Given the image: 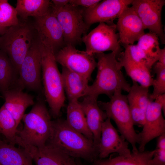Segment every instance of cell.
Instances as JSON below:
<instances>
[{
  "instance_id": "cell-26",
  "label": "cell",
  "mask_w": 165,
  "mask_h": 165,
  "mask_svg": "<svg viewBox=\"0 0 165 165\" xmlns=\"http://www.w3.org/2000/svg\"><path fill=\"white\" fill-rule=\"evenodd\" d=\"M17 75L8 55L0 50V90L2 93L17 86Z\"/></svg>"
},
{
  "instance_id": "cell-10",
  "label": "cell",
  "mask_w": 165,
  "mask_h": 165,
  "mask_svg": "<svg viewBox=\"0 0 165 165\" xmlns=\"http://www.w3.org/2000/svg\"><path fill=\"white\" fill-rule=\"evenodd\" d=\"M55 56L57 62L62 67L80 74L89 80L97 67L94 55L78 50L71 45H65Z\"/></svg>"
},
{
  "instance_id": "cell-17",
  "label": "cell",
  "mask_w": 165,
  "mask_h": 165,
  "mask_svg": "<svg viewBox=\"0 0 165 165\" xmlns=\"http://www.w3.org/2000/svg\"><path fill=\"white\" fill-rule=\"evenodd\" d=\"M80 103L88 127L93 135L94 144L97 148L100 140L102 125L107 118V116L99 107L97 98L87 96Z\"/></svg>"
},
{
  "instance_id": "cell-20",
  "label": "cell",
  "mask_w": 165,
  "mask_h": 165,
  "mask_svg": "<svg viewBox=\"0 0 165 165\" xmlns=\"http://www.w3.org/2000/svg\"><path fill=\"white\" fill-rule=\"evenodd\" d=\"M64 92L69 101L78 100L86 96L89 80L84 76L62 67L61 73Z\"/></svg>"
},
{
  "instance_id": "cell-16",
  "label": "cell",
  "mask_w": 165,
  "mask_h": 165,
  "mask_svg": "<svg viewBox=\"0 0 165 165\" xmlns=\"http://www.w3.org/2000/svg\"><path fill=\"white\" fill-rule=\"evenodd\" d=\"M116 26L120 43L123 46L134 44L145 33L142 23L131 6L122 12Z\"/></svg>"
},
{
  "instance_id": "cell-22",
  "label": "cell",
  "mask_w": 165,
  "mask_h": 165,
  "mask_svg": "<svg viewBox=\"0 0 165 165\" xmlns=\"http://www.w3.org/2000/svg\"><path fill=\"white\" fill-rule=\"evenodd\" d=\"M32 160L23 148L0 140V165H33Z\"/></svg>"
},
{
  "instance_id": "cell-6",
  "label": "cell",
  "mask_w": 165,
  "mask_h": 165,
  "mask_svg": "<svg viewBox=\"0 0 165 165\" xmlns=\"http://www.w3.org/2000/svg\"><path fill=\"white\" fill-rule=\"evenodd\" d=\"M122 92L116 91L108 102L98 101V103L107 117L115 122L121 135L131 144L132 152L136 153L138 151L136 144L140 143V136L134 128L127 95Z\"/></svg>"
},
{
  "instance_id": "cell-13",
  "label": "cell",
  "mask_w": 165,
  "mask_h": 165,
  "mask_svg": "<svg viewBox=\"0 0 165 165\" xmlns=\"http://www.w3.org/2000/svg\"><path fill=\"white\" fill-rule=\"evenodd\" d=\"M164 0H133L131 7L141 19L145 29L158 37L162 43L165 42L161 21V12Z\"/></svg>"
},
{
  "instance_id": "cell-35",
  "label": "cell",
  "mask_w": 165,
  "mask_h": 165,
  "mask_svg": "<svg viewBox=\"0 0 165 165\" xmlns=\"http://www.w3.org/2000/svg\"><path fill=\"white\" fill-rule=\"evenodd\" d=\"M160 63L165 65V48L161 49L160 54L157 61Z\"/></svg>"
},
{
  "instance_id": "cell-21",
  "label": "cell",
  "mask_w": 165,
  "mask_h": 165,
  "mask_svg": "<svg viewBox=\"0 0 165 165\" xmlns=\"http://www.w3.org/2000/svg\"><path fill=\"white\" fill-rule=\"evenodd\" d=\"M117 58L121 67L124 68L132 81L147 88L152 86L153 79L151 70L133 61L124 52L121 53Z\"/></svg>"
},
{
  "instance_id": "cell-1",
  "label": "cell",
  "mask_w": 165,
  "mask_h": 165,
  "mask_svg": "<svg viewBox=\"0 0 165 165\" xmlns=\"http://www.w3.org/2000/svg\"><path fill=\"white\" fill-rule=\"evenodd\" d=\"M46 144L74 158L90 162L98 159L97 148L93 141L74 130L63 119L52 121L51 134Z\"/></svg>"
},
{
  "instance_id": "cell-8",
  "label": "cell",
  "mask_w": 165,
  "mask_h": 165,
  "mask_svg": "<svg viewBox=\"0 0 165 165\" xmlns=\"http://www.w3.org/2000/svg\"><path fill=\"white\" fill-rule=\"evenodd\" d=\"M116 30V24L99 23L88 34L82 36V42L85 45V51L92 55L111 51L119 56L121 48Z\"/></svg>"
},
{
  "instance_id": "cell-18",
  "label": "cell",
  "mask_w": 165,
  "mask_h": 165,
  "mask_svg": "<svg viewBox=\"0 0 165 165\" xmlns=\"http://www.w3.org/2000/svg\"><path fill=\"white\" fill-rule=\"evenodd\" d=\"M29 154L36 165H79L72 157L46 144L43 147L24 148Z\"/></svg>"
},
{
  "instance_id": "cell-30",
  "label": "cell",
  "mask_w": 165,
  "mask_h": 165,
  "mask_svg": "<svg viewBox=\"0 0 165 165\" xmlns=\"http://www.w3.org/2000/svg\"><path fill=\"white\" fill-rule=\"evenodd\" d=\"M154 69L156 77L153 79L152 82L153 91L149 94L150 99L152 101H154L159 96L165 93V65L157 61Z\"/></svg>"
},
{
  "instance_id": "cell-7",
  "label": "cell",
  "mask_w": 165,
  "mask_h": 165,
  "mask_svg": "<svg viewBox=\"0 0 165 165\" xmlns=\"http://www.w3.org/2000/svg\"><path fill=\"white\" fill-rule=\"evenodd\" d=\"M50 6L62 29L65 46H75L80 43L82 35L88 30L83 19L82 8L69 3L61 8Z\"/></svg>"
},
{
  "instance_id": "cell-24",
  "label": "cell",
  "mask_w": 165,
  "mask_h": 165,
  "mask_svg": "<svg viewBox=\"0 0 165 165\" xmlns=\"http://www.w3.org/2000/svg\"><path fill=\"white\" fill-rule=\"evenodd\" d=\"M154 150L131 153L128 157L118 155L107 159H97L93 165H152L151 162Z\"/></svg>"
},
{
  "instance_id": "cell-4",
  "label": "cell",
  "mask_w": 165,
  "mask_h": 165,
  "mask_svg": "<svg viewBox=\"0 0 165 165\" xmlns=\"http://www.w3.org/2000/svg\"><path fill=\"white\" fill-rule=\"evenodd\" d=\"M39 42L45 97L52 115L57 118L60 115L65 100L61 74L57 66L55 53Z\"/></svg>"
},
{
  "instance_id": "cell-32",
  "label": "cell",
  "mask_w": 165,
  "mask_h": 165,
  "mask_svg": "<svg viewBox=\"0 0 165 165\" xmlns=\"http://www.w3.org/2000/svg\"><path fill=\"white\" fill-rule=\"evenodd\" d=\"M151 162L152 165H165V134L158 137L156 148Z\"/></svg>"
},
{
  "instance_id": "cell-33",
  "label": "cell",
  "mask_w": 165,
  "mask_h": 165,
  "mask_svg": "<svg viewBox=\"0 0 165 165\" xmlns=\"http://www.w3.org/2000/svg\"><path fill=\"white\" fill-rule=\"evenodd\" d=\"M100 0H70L69 4L72 6L85 8L94 7L99 3Z\"/></svg>"
},
{
  "instance_id": "cell-12",
  "label": "cell",
  "mask_w": 165,
  "mask_h": 165,
  "mask_svg": "<svg viewBox=\"0 0 165 165\" xmlns=\"http://www.w3.org/2000/svg\"><path fill=\"white\" fill-rule=\"evenodd\" d=\"M33 25L39 41L55 54L65 46L62 29L51 6L46 14L35 18Z\"/></svg>"
},
{
  "instance_id": "cell-5",
  "label": "cell",
  "mask_w": 165,
  "mask_h": 165,
  "mask_svg": "<svg viewBox=\"0 0 165 165\" xmlns=\"http://www.w3.org/2000/svg\"><path fill=\"white\" fill-rule=\"evenodd\" d=\"M36 32L33 25L27 20H22L17 24L9 27L0 36V50L7 54L18 73L21 64L37 38Z\"/></svg>"
},
{
  "instance_id": "cell-14",
  "label": "cell",
  "mask_w": 165,
  "mask_h": 165,
  "mask_svg": "<svg viewBox=\"0 0 165 165\" xmlns=\"http://www.w3.org/2000/svg\"><path fill=\"white\" fill-rule=\"evenodd\" d=\"M133 0H104L96 6L82 8V15L88 29L93 24L103 23L109 25L115 24L114 20L131 5Z\"/></svg>"
},
{
  "instance_id": "cell-3",
  "label": "cell",
  "mask_w": 165,
  "mask_h": 165,
  "mask_svg": "<svg viewBox=\"0 0 165 165\" xmlns=\"http://www.w3.org/2000/svg\"><path fill=\"white\" fill-rule=\"evenodd\" d=\"M22 120L24 126L18 131L16 144L23 148L44 147L51 134L52 123L44 103L38 101L30 112L24 114Z\"/></svg>"
},
{
  "instance_id": "cell-9",
  "label": "cell",
  "mask_w": 165,
  "mask_h": 165,
  "mask_svg": "<svg viewBox=\"0 0 165 165\" xmlns=\"http://www.w3.org/2000/svg\"><path fill=\"white\" fill-rule=\"evenodd\" d=\"M165 94L151 101L147 108L143 129L139 133L138 151H144L146 145L154 138L165 134Z\"/></svg>"
},
{
  "instance_id": "cell-29",
  "label": "cell",
  "mask_w": 165,
  "mask_h": 165,
  "mask_svg": "<svg viewBox=\"0 0 165 165\" xmlns=\"http://www.w3.org/2000/svg\"><path fill=\"white\" fill-rule=\"evenodd\" d=\"M16 8L7 0H0V25L8 28L17 24L19 20Z\"/></svg>"
},
{
  "instance_id": "cell-19",
  "label": "cell",
  "mask_w": 165,
  "mask_h": 165,
  "mask_svg": "<svg viewBox=\"0 0 165 165\" xmlns=\"http://www.w3.org/2000/svg\"><path fill=\"white\" fill-rule=\"evenodd\" d=\"M23 89L16 86L2 93L5 100L3 105L13 116L18 127L26 109L35 104L33 96L24 92Z\"/></svg>"
},
{
  "instance_id": "cell-36",
  "label": "cell",
  "mask_w": 165,
  "mask_h": 165,
  "mask_svg": "<svg viewBox=\"0 0 165 165\" xmlns=\"http://www.w3.org/2000/svg\"><path fill=\"white\" fill-rule=\"evenodd\" d=\"M8 28H5L0 25V36L3 35L6 32Z\"/></svg>"
},
{
  "instance_id": "cell-31",
  "label": "cell",
  "mask_w": 165,
  "mask_h": 165,
  "mask_svg": "<svg viewBox=\"0 0 165 165\" xmlns=\"http://www.w3.org/2000/svg\"><path fill=\"white\" fill-rule=\"evenodd\" d=\"M124 52L133 61L151 70V64L144 51L136 44L124 46Z\"/></svg>"
},
{
  "instance_id": "cell-2",
  "label": "cell",
  "mask_w": 165,
  "mask_h": 165,
  "mask_svg": "<svg viewBox=\"0 0 165 165\" xmlns=\"http://www.w3.org/2000/svg\"><path fill=\"white\" fill-rule=\"evenodd\" d=\"M95 55L97 72L93 83L89 85L86 95L97 99L101 94L110 98L117 91L128 92L131 86L125 79L115 53H101Z\"/></svg>"
},
{
  "instance_id": "cell-27",
  "label": "cell",
  "mask_w": 165,
  "mask_h": 165,
  "mask_svg": "<svg viewBox=\"0 0 165 165\" xmlns=\"http://www.w3.org/2000/svg\"><path fill=\"white\" fill-rule=\"evenodd\" d=\"M159 39L157 35L149 32L143 35L137 44L144 51L153 66L158 61L161 49Z\"/></svg>"
},
{
  "instance_id": "cell-28",
  "label": "cell",
  "mask_w": 165,
  "mask_h": 165,
  "mask_svg": "<svg viewBox=\"0 0 165 165\" xmlns=\"http://www.w3.org/2000/svg\"><path fill=\"white\" fill-rule=\"evenodd\" d=\"M17 127L13 117L3 105L0 108V133L13 145L16 144Z\"/></svg>"
},
{
  "instance_id": "cell-11",
  "label": "cell",
  "mask_w": 165,
  "mask_h": 165,
  "mask_svg": "<svg viewBox=\"0 0 165 165\" xmlns=\"http://www.w3.org/2000/svg\"><path fill=\"white\" fill-rule=\"evenodd\" d=\"M17 85L23 89L38 91L41 88L42 68L38 38L30 49L19 71Z\"/></svg>"
},
{
  "instance_id": "cell-37",
  "label": "cell",
  "mask_w": 165,
  "mask_h": 165,
  "mask_svg": "<svg viewBox=\"0 0 165 165\" xmlns=\"http://www.w3.org/2000/svg\"><path fill=\"white\" fill-rule=\"evenodd\" d=\"M79 165H80V164H79Z\"/></svg>"
},
{
  "instance_id": "cell-25",
  "label": "cell",
  "mask_w": 165,
  "mask_h": 165,
  "mask_svg": "<svg viewBox=\"0 0 165 165\" xmlns=\"http://www.w3.org/2000/svg\"><path fill=\"white\" fill-rule=\"evenodd\" d=\"M49 0H17L16 9L17 15L23 20L30 16L35 18L46 14L50 8Z\"/></svg>"
},
{
  "instance_id": "cell-23",
  "label": "cell",
  "mask_w": 165,
  "mask_h": 165,
  "mask_svg": "<svg viewBox=\"0 0 165 165\" xmlns=\"http://www.w3.org/2000/svg\"><path fill=\"white\" fill-rule=\"evenodd\" d=\"M66 120L72 128L93 141V135L88 127L85 115L78 100L68 101Z\"/></svg>"
},
{
  "instance_id": "cell-15",
  "label": "cell",
  "mask_w": 165,
  "mask_h": 165,
  "mask_svg": "<svg viewBox=\"0 0 165 165\" xmlns=\"http://www.w3.org/2000/svg\"><path fill=\"white\" fill-rule=\"evenodd\" d=\"M110 119L107 117L102 125L100 141L97 146L98 157L104 159L114 153L120 156H130L131 152L129 148L128 142L119 134Z\"/></svg>"
},
{
  "instance_id": "cell-34",
  "label": "cell",
  "mask_w": 165,
  "mask_h": 165,
  "mask_svg": "<svg viewBox=\"0 0 165 165\" xmlns=\"http://www.w3.org/2000/svg\"><path fill=\"white\" fill-rule=\"evenodd\" d=\"M70 0H52L51 6L55 8H63L69 4Z\"/></svg>"
}]
</instances>
